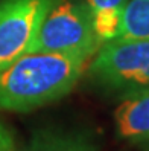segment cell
I'll list each match as a JSON object with an SVG mask.
<instances>
[{
	"instance_id": "10",
	"label": "cell",
	"mask_w": 149,
	"mask_h": 151,
	"mask_svg": "<svg viewBox=\"0 0 149 151\" xmlns=\"http://www.w3.org/2000/svg\"><path fill=\"white\" fill-rule=\"evenodd\" d=\"M145 151H149V140H148V144H146V148H145Z\"/></svg>"
},
{
	"instance_id": "6",
	"label": "cell",
	"mask_w": 149,
	"mask_h": 151,
	"mask_svg": "<svg viewBox=\"0 0 149 151\" xmlns=\"http://www.w3.org/2000/svg\"><path fill=\"white\" fill-rule=\"evenodd\" d=\"M20 151H98L90 131L47 128L40 130Z\"/></svg>"
},
{
	"instance_id": "8",
	"label": "cell",
	"mask_w": 149,
	"mask_h": 151,
	"mask_svg": "<svg viewBox=\"0 0 149 151\" xmlns=\"http://www.w3.org/2000/svg\"><path fill=\"white\" fill-rule=\"evenodd\" d=\"M149 38V0H131L122 12L119 32L114 40Z\"/></svg>"
},
{
	"instance_id": "5",
	"label": "cell",
	"mask_w": 149,
	"mask_h": 151,
	"mask_svg": "<svg viewBox=\"0 0 149 151\" xmlns=\"http://www.w3.org/2000/svg\"><path fill=\"white\" fill-rule=\"evenodd\" d=\"M116 131L128 142L149 140V88L128 93L114 111Z\"/></svg>"
},
{
	"instance_id": "1",
	"label": "cell",
	"mask_w": 149,
	"mask_h": 151,
	"mask_svg": "<svg viewBox=\"0 0 149 151\" xmlns=\"http://www.w3.org/2000/svg\"><path fill=\"white\" fill-rule=\"evenodd\" d=\"M90 58L82 55L29 52L0 72V109L26 113L70 93Z\"/></svg>"
},
{
	"instance_id": "2",
	"label": "cell",
	"mask_w": 149,
	"mask_h": 151,
	"mask_svg": "<svg viewBox=\"0 0 149 151\" xmlns=\"http://www.w3.org/2000/svg\"><path fill=\"white\" fill-rule=\"evenodd\" d=\"M93 14L84 0H53L41 22L31 52L93 58L102 46Z\"/></svg>"
},
{
	"instance_id": "7",
	"label": "cell",
	"mask_w": 149,
	"mask_h": 151,
	"mask_svg": "<svg viewBox=\"0 0 149 151\" xmlns=\"http://www.w3.org/2000/svg\"><path fill=\"white\" fill-rule=\"evenodd\" d=\"M93 14V23L102 43L116 38L120 26L122 12L128 0H84Z\"/></svg>"
},
{
	"instance_id": "9",
	"label": "cell",
	"mask_w": 149,
	"mask_h": 151,
	"mask_svg": "<svg viewBox=\"0 0 149 151\" xmlns=\"http://www.w3.org/2000/svg\"><path fill=\"white\" fill-rule=\"evenodd\" d=\"M0 151H15L12 131L2 119H0Z\"/></svg>"
},
{
	"instance_id": "3",
	"label": "cell",
	"mask_w": 149,
	"mask_h": 151,
	"mask_svg": "<svg viewBox=\"0 0 149 151\" xmlns=\"http://www.w3.org/2000/svg\"><path fill=\"white\" fill-rule=\"evenodd\" d=\"M88 72L110 90L133 93L149 88V38L111 40L93 57Z\"/></svg>"
},
{
	"instance_id": "4",
	"label": "cell",
	"mask_w": 149,
	"mask_h": 151,
	"mask_svg": "<svg viewBox=\"0 0 149 151\" xmlns=\"http://www.w3.org/2000/svg\"><path fill=\"white\" fill-rule=\"evenodd\" d=\"M53 0H0V72L29 54Z\"/></svg>"
}]
</instances>
